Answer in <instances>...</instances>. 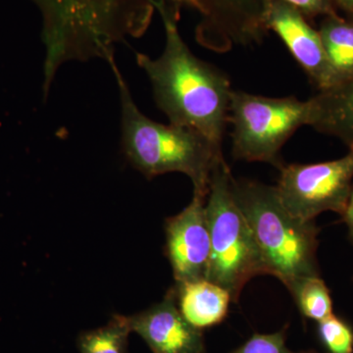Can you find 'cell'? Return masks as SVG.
<instances>
[{
  "label": "cell",
  "mask_w": 353,
  "mask_h": 353,
  "mask_svg": "<svg viewBox=\"0 0 353 353\" xmlns=\"http://www.w3.org/2000/svg\"><path fill=\"white\" fill-rule=\"evenodd\" d=\"M294 6L304 17H314L318 15L334 16L332 0H282Z\"/></svg>",
  "instance_id": "ac0fdd59"
},
{
  "label": "cell",
  "mask_w": 353,
  "mask_h": 353,
  "mask_svg": "<svg viewBox=\"0 0 353 353\" xmlns=\"http://www.w3.org/2000/svg\"><path fill=\"white\" fill-rule=\"evenodd\" d=\"M318 323L320 339L329 353L353 352V331L347 323L334 314Z\"/></svg>",
  "instance_id": "2e32d148"
},
{
  "label": "cell",
  "mask_w": 353,
  "mask_h": 353,
  "mask_svg": "<svg viewBox=\"0 0 353 353\" xmlns=\"http://www.w3.org/2000/svg\"><path fill=\"white\" fill-rule=\"evenodd\" d=\"M280 172L276 190L294 217L314 221L327 211L345 212L353 185V150L332 161L284 164Z\"/></svg>",
  "instance_id": "52a82bcc"
},
{
  "label": "cell",
  "mask_w": 353,
  "mask_h": 353,
  "mask_svg": "<svg viewBox=\"0 0 353 353\" xmlns=\"http://www.w3.org/2000/svg\"><path fill=\"white\" fill-rule=\"evenodd\" d=\"M341 218L347 226L348 234H350V241L353 243V185L350 199H348L347 208H345L343 214L341 215Z\"/></svg>",
  "instance_id": "d6986e66"
},
{
  "label": "cell",
  "mask_w": 353,
  "mask_h": 353,
  "mask_svg": "<svg viewBox=\"0 0 353 353\" xmlns=\"http://www.w3.org/2000/svg\"><path fill=\"white\" fill-rule=\"evenodd\" d=\"M234 196L259 246L266 275L289 287L296 279L320 276L317 263L318 234L314 221L290 214L276 187L255 181L236 180Z\"/></svg>",
  "instance_id": "277c9868"
},
{
  "label": "cell",
  "mask_w": 353,
  "mask_h": 353,
  "mask_svg": "<svg viewBox=\"0 0 353 353\" xmlns=\"http://www.w3.org/2000/svg\"><path fill=\"white\" fill-rule=\"evenodd\" d=\"M309 102L308 126L340 139L353 150V80L320 90Z\"/></svg>",
  "instance_id": "8fae6325"
},
{
  "label": "cell",
  "mask_w": 353,
  "mask_h": 353,
  "mask_svg": "<svg viewBox=\"0 0 353 353\" xmlns=\"http://www.w3.org/2000/svg\"><path fill=\"white\" fill-rule=\"evenodd\" d=\"M119 88L122 146L130 163L148 179L167 173L189 176L194 192L208 196L222 148L201 132L176 125L154 122L139 111L114 57L108 60Z\"/></svg>",
  "instance_id": "3957f363"
},
{
  "label": "cell",
  "mask_w": 353,
  "mask_h": 353,
  "mask_svg": "<svg viewBox=\"0 0 353 353\" xmlns=\"http://www.w3.org/2000/svg\"><path fill=\"white\" fill-rule=\"evenodd\" d=\"M132 333L138 334L152 353H203L201 330L190 325L176 304L175 290L161 303L126 316Z\"/></svg>",
  "instance_id": "30bf717a"
},
{
  "label": "cell",
  "mask_w": 353,
  "mask_h": 353,
  "mask_svg": "<svg viewBox=\"0 0 353 353\" xmlns=\"http://www.w3.org/2000/svg\"><path fill=\"white\" fill-rule=\"evenodd\" d=\"M173 289L181 313L196 328L214 326L226 317L232 297L219 285L201 279L176 284Z\"/></svg>",
  "instance_id": "7c38bea8"
},
{
  "label": "cell",
  "mask_w": 353,
  "mask_h": 353,
  "mask_svg": "<svg viewBox=\"0 0 353 353\" xmlns=\"http://www.w3.org/2000/svg\"><path fill=\"white\" fill-rule=\"evenodd\" d=\"M319 34L331 70V88L353 80V23L328 16Z\"/></svg>",
  "instance_id": "4fadbf2b"
},
{
  "label": "cell",
  "mask_w": 353,
  "mask_h": 353,
  "mask_svg": "<svg viewBox=\"0 0 353 353\" xmlns=\"http://www.w3.org/2000/svg\"><path fill=\"white\" fill-rule=\"evenodd\" d=\"M233 175L224 159L211 175L205 212L211 252L206 280L240 299L248 281L266 275L261 253L232 189Z\"/></svg>",
  "instance_id": "5b68a950"
},
{
  "label": "cell",
  "mask_w": 353,
  "mask_h": 353,
  "mask_svg": "<svg viewBox=\"0 0 353 353\" xmlns=\"http://www.w3.org/2000/svg\"><path fill=\"white\" fill-rule=\"evenodd\" d=\"M132 333L126 316L113 315L110 321L99 328L85 331L78 338L80 353H127Z\"/></svg>",
  "instance_id": "5bb4252c"
},
{
  "label": "cell",
  "mask_w": 353,
  "mask_h": 353,
  "mask_svg": "<svg viewBox=\"0 0 353 353\" xmlns=\"http://www.w3.org/2000/svg\"><path fill=\"white\" fill-rule=\"evenodd\" d=\"M43 19L46 46L44 90H50L58 69L68 61L108 60L115 43L139 38L152 21L158 2L196 9L202 20L224 13L236 0H30Z\"/></svg>",
  "instance_id": "6da1fadb"
},
{
  "label": "cell",
  "mask_w": 353,
  "mask_h": 353,
  "mask_svg": "<svg viewBox=\"0 0 353 353\" xmlns=\"http://www.w3.org/2000/svg\"><path fill=\"white\" fill-rule=\"evenodd\" d=\"M299 310L309 319L321 322L333 315L330 290L320 276L296 279L288 287Z\"/></svg>",
  "instance_id": "9a60e30c"
},
{
  "label": "cell",
  "mask_w": 353,
  "mask_h": 353,
  "mask_svg": "<svg viewBox=\"0 0 353 353\" xmlns=\"http://www.w3.org/2000/svg\"><path fill=\"white\" fill-rule=\"evenodd\" d=\"M350 15L353 16V0H334Z\"/></svg>",
  "instance_id": "ffe728a7"
},
{
  "label": "cell",
  "mask_w": 353,
  "mask_h": 353,
  "mask_svg": "<svg viewBox=\"0 0 353 353\" xmlns=\"http://www.w3.org/2000/svg\"><path fill=\"white\" fill-rule=\"evenodd\" d=\"M206 197L194 192L192 201L165 225L166 254L176 284L206 279L211 243Z\"/></svg>",
  "instance_id": "ba28073f"
},
{
  "label": "cell",
  "mask_w": 353,
  "mask_h": 353,
  "mask_svg": "<svg viewBox=\"0 0 353 353\" xmlns=\"http://www.w3.org/2000/svg\"><path fill=\"white\" fill-rule=\"evenodd\" d=\"M263 22L267 30L280 37L319 92L331 88V70L321 37L303 14L282 0H264Z\"/></svg>",
  "instance_id": "9c48e42d"
},
{
  "label": "cell",
  "mask_w": 353,
  "mask_h": 353,
  "mask_svg": "<svg viewBox=\"0 0 353 353\" xmlns=\"http://www.w3.org/2000/svg\"><path fill=\"white\" fill-rule=\"evenodd\" d=\"M310 102L296 97H266L232 90L228 123L234 159L284 165L281 150L288 139L308 126Z\"/></svg>",
  "instance_id": "8992f818"
},
{
  "label": "cell",
  "mask_w": 353,
  "mask_h": 353,
  "mask_svg": "<svg viewBox=\"0 0 353 353\" xmlns=\"http://www.w3.org/2000/svg\"><path fill=\"white\" fill-rule=\"evenodd\" d=\"M165 48L157 59L137 53V63L152 83L158 108L170 124L201 132L222 148L228 124L231 83L226 74L197 58L178 29L180 7L159 2Z\"/></svg>",
  "instance_id": "7a4b0ae2"
},
{
  "label": "cell",
  "mask_w": 353,
  "mask_h": 353,
  "mask_svg": "<svg viewBox=\"0 0 353 353\" xmlns=\"http://www.w3.org/2000/svg\"><path fill=\"white\" fill-rule=\"evenodd\" d=\"M233 353H292L285 347L284 332L254 334L243 347Z\"/></svg>",
  "instance_id": "e0dca14e"
}]
</instances>
